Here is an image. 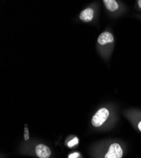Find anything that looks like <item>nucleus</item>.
<instances>
[{"label": "nucleus", "instance_id": "nucleus-1", "mask_svg": "<svg viewBox=\"0 0 141 158\" xmlns=\"http://www.w3.org/2000/svg\"><path fill=\"white\" fill-rule=\"evenodd\" d=\"M110 112L107 108H102L99 109L92 118V124L95 127H99L103 124L109 116Z\"/></svg>", "mask_w": 141, "mask_h": 158}, {"label": "nucleus", "instance_id": "nucleus-2", "mask_svg": "<svg viewBox=\"0 0 141 158\" xmlns=\"http://www.w3.org/2000/svg\"><path fill=\"white\" fill-rule=\"evenodd\" d=\"M123 151L120 145L117 143H113L110 146L105 158H122Z\"/></svg>", "mask_w": 141, "mask_h": 158}, {"label": "nucleus", "instance_id": "nucleus-3", "mask_svg": "<svg viewBox=\"0 0 141 158\" xmlns=\"http://www.w3.org/2000/svg\"><path fill=\"white\" fill-rule=\"evenodd\" d=\"M114 42L113 35L108 31L102 32L97 38V43L101 46L110 44Z\"/></svg>", "mask_w": 141, "mask_h": 158}, {"label": "nucleus", "instance_id": "nucleus-4", "mask_svg": "<svg viewBox=\"0 0 141 158\" xmlns=\"http://www.w3.org/2000/svg\"><path fill=\"white\" fill-rule=\"evenodd\" d=\"M35 153L39 158H49L51 152L50 149L44 144H38L35 147Z\"/></svg>", "mask_w": 141, "mask_h": 158}, {"label": "nucleus", "instance_id": "nucleus-5", "mask_svg": "<svg viewBox=\"0 0 141 158\" xmlns=\"http://www.w3.org/2000/svg\"><path fill=\"white\" fill-rule=\"evenodd\" d=\"M79 18L84 22H89L92 21L94 18L93 9L91 8H87L81 13Z\"/></svg>", "mask_w": 141, "mask_h": 158}, {"label": "nucleus", "instance_id": "nucleus-6", "mask_svg": "<svg viewBox=\"0 0 141 158\" xmlns=\"http://www.w3.org/2000/svg\"><path fill=\"white\" fill-rule=\"evenodd\" d=\"M103 3L106 8L110 11H115L119 8L118 3L115 0H104Z\"/></svg>", "mask_w": 141, "mask_h": 158}, {"label": "nucleus", "instance_id": "nucleus-7", "mask_svg": "<svg viewBox=\"0 0 141 158\" xmlns=\"http://www.w3.org/2000/svg\"><path fill=\"white\" fill-rule=\"evenodd\" d=\"M79 143V139L75 137L74 139H73L72 140H70L68 143V146L70 147V148H72L74 146H75V145H77Z\"/></svg>", "mask_w": 141, "mask_h": 158}, {"label": "nucleus", "instance_id": "nucleus-8", "mask_svg": "<svg viewBox=\"0 0 141 158\" xmlns=\"http://www.w3.org/2000/svg\"><path fill=\"white\" fill-rule=\"evenodd\" d=\"M24 139L25 140H28L29 139V130L27 127V125H25V130H24Z\"/></svg>", "mask_w": 141, "mask_h": 158}, {"label": "nucleus", "instance_id": "nucleus-9", "mask_svg": "<svg viewBox=\"0 0 141 158\" xmlns=\"http://www.w3.org/2000/svg\"><path fill=\"white\" fill-rule=\"evenodd\" d=\"M80 156V154L78 152H75V153H73L70 155H69L68 158H77L79 157Z\"/></svg>", "mask_w": 141, "mask_h": 158}, {"label": "nucleus", "instance_id": "nucleus-10", "mask_svg": "<svg viewBox=\"0 0 141 158\" xmlns=\"http://www.w3.org/2000/svg\"><path fill=\"white\" fill-rule=\"evenodd\" d=\"M137 3L139 8L141 10V0H139V1H137Z\"/></svg>", "mask_w": 141, "mask_h": 158}, {"label": "nucleus", "instance_id": "nucleus-11", "mask_svg": "<svg viewBox=\"0 0 141 158\" xmlns=\"http://www.w3.org/2000/svg\"><path fill=\"white\" fill-rule=\"evenodd\" d=\"M138 128L141 131V121L138 123Z\"/></svg>", "mask_w": 141, "mask_h": 158}]
</instances>
